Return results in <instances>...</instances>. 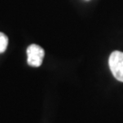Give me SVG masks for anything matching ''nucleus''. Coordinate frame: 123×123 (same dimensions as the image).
Masks as SVG:
<instances>
[{"mask_svg": "<svg viewBox=\"0 0 123 123\" xmlns=\"http://www.w3.org/2000/svg\"><path fill=\"white\" fill-rule=\"evenodd\" d=\"M27 54V63L31 67L41 66L45 56V51L40 46L36 44L30 45L26 49Z\"/></svg>", "mask_w": 123, "mask_h": 123, "instance_id": "f03ea898", "label": "nucleus"}, {"mask_svg": "<svg viewBox=\"0 0 123 123\" xmlns=\"http://www.w3.org/2000/svg\"><path fill=\"white\" fill-rule=\"evenodd\" d=\"M109 65L115 79L123 82V52L116 50L111 53L109 58Z\"/></svg>", "mask_w": 123, "mask_h": 123, "instance_id": "f257e3e1", "label": "nucleus"}, {"mask_svg": "<svg viewBox=\"0 0 123 123\" xmlns=\"http://www.w3.org/2000/svg\"><path fill=\"white\" fill-rule=\"evenodd\" d=\"M8 45V38L4 33L0 32V54L4 53Z\"/></svg>", "mask_w": 123, "mask_h": 123, "instance_id": "7ed1b4c3", "label": "nucleus"}]
</instances>
